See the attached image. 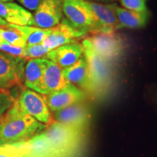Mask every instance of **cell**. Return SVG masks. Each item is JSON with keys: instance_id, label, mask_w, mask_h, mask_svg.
Segmentation results:
<instances>
[{"instance_id": "obj_1", "label": "cell", "mask_w": 157, "mask_h": 157, "mask_svg": "<svg viewBox=\"0 0 157 157\" xmlns=\"http://www.w3.org/2000/svg\"><path fill=\"white\" fill-rule=\"evenodd\" d=\"M46 127V124L23 112L15 101L0 121V145L28 140Z\"/></svg>"}, {"instance_id": "obj_2", "label": "cell", "mask_w": 157, "mask_h": 157, "mask_svg": "<svg viewBox=\"0 0 157 157\" xmlns=\"http://www.w3.org/2000/svg\"><path fill=\"white\" fill-rule=\"evenodd\" d=\"M82 47L94 90L97 91L105 89L112 80L111 61L96 53L84 41H82Z\"/></svg>"}, {"instance_id": "obj_3", "label": "cell", "mask_w": 157, "mask_h": 157, "mask_svg": "<svg viewBox=\"0 0 157 157\" xmlns=\"http://www.w3.org/2000/svg\"><path fill=\"white\" fill-rule=\"evenodd\" d=\"M15 102L23 112L34 117L39 122L47 126L52 122L51 111L44 95L27 88L22 90Z\"/></svg>"}, {"instance_id": "obj_4", "label": "cell", "mask_w": 157, "mask_h": 157, "mask_svg": "<svg viewBox=\"0 0 157 157\" xmlns=\"http://www.w3.org/2000/svg\"><path fill=\"white\" fill-rule=\"evenodd\" d=\"M63 13L74 28L86 34H93L95 21L86 0H63Z\"/></svg>"}, {"instance_id": "obj_5", "label": "cell", "mask_w": 157, "mask_h": 157, "mask_svg": "<svg viewBox=\"0 0 157 157\" xmlns=\"http://www.w3.org/2000/svg\"><path fill=\"white\" fill-rule=\"evenodd\" d=\"M96 53L112 61L122 53L124 40L117 33H95L83 39Z\"/></svg>"}, {"instance_id": "obj_6", "label": "cell", "mask_w": 157, "mask_h": 157, "mask_svg": "<svg viewBox=\"0 0 157 157\" xmlns=\"http://www.w3.org/2000/svg\"><path fill=\"white\" fill-rule=\"evenodd\" d=\"M25 60V58L0 51V89H9L22 84L24 82Z\"/></svg>"}, {"instance_id": "obj_7", "label": "cell", "mask_w": 157, "mask_h": 157, "mask_svg": "<svg viewBox=\"0 0 157 157\" xmlns=\"http://www.w3.org/2000/svg\"><path fill=\"white\" fill-rule=\"evenodd\" d=\"M86 4L93 15L95 33H112L119 29V22L115 13L117 4H104L87 1Z\"/></svg>"}, {"instance_id": "obj_8", "label": "cell", "mask_w": 157, "mask_h": 157, "mask_svg": "<svg viewBox=\"0 0 157 157\" xmlns=\"http://www.w3.org/2000/svg\"><path fill=\"white\" fill-rule=\"evenodd\" d=\"M23 143L24 152L22 157H68L73 151L56 148L51 144L44 131Z\"/></svg>"}, {"instance_id": "obj_9", "label": "cell", "mask_w": 157, "mask_h": 157, "mask_svg": "<svg viewBox=\"0 0 157 157\" xmlns=\"http://www.w3.org/2000/svg\"><path fill=\"white\" fill-rule=\"evenodd\" d=\"M87 34L74 28L66 19H63L59 24L50 29V33L42 43L52 50L63 45L76 42L77 39Z\"/></svg>"}, {"instance_id": "obj_10", "label": "cell", "mask_w": 157, "mask_h": 157, "mask_svg": "<svg viewBox=\"0 0 157 157\" xmlns=\"http://www.w3.org/2000/svg\"><path fill=\"white\" fill-rule=\"evenodd\" d=\"M63 0H42L35 10L34 25L48 29L56 26L63 20Z\"/></svg>"}, {"instance_id": "obj_11", "label": "cell", "mask_w": 157, "mask_h": 157, "mask_svg": "<svg viewBox=\"0 0 157 157\" xmlns=\"http://www.w3.org/2000/svg\"><path fill=\"white\" fill-rule=\"evenodd\" d=\"M88 108L81 102L55 112L56 121L84 132L90 122Z\"/></svg>"}, {"instance_id": "obj_12", "label": "cell", "mask_w": 157, "mask_h": 157, "mask_svg": "<svg viewBox=\"0 0 157 157\" xmlns=\"http://www.w3.org/2000/svg\"><path fill=\"white\" fill-rule=\"evenodd\" d=\"M44 95L50 111L54 113L82 102L84 98L83 91L69 83L62 89Z\"/></svg>"}, {"instance_id": "obj_13", "label": "cell", "mask_w": 157, "mask_h": 157, "mask_svg": "<svg viewBox=\"0 0 157 157\" xmlns=\"http://www.w3.org/2000/svg\"><path fill=\"white\" fill-rule=\"evenodd\" d=\"M83 56L82 44L74 42L50 50L44 58L54 62L63 70L76 63Z\"/></svg>"}, {"instance_id": "obj_14", "label": "cell", "mask_w": 157, "mask_h": 157, "mask_svg": "<svg viewBox=\"0 0 157 157\" xmlns=\"http://www.w3.org/2000/svg\"><path fill=\"white\" fill-rule=\"evenodd\" d=\"M62 74L68 83L73 84L79 89L95 92L87 60L84 56L82 57L76 63L63 69Z\"/></svg>"}, {"instance_id": "obj_15", "label": "cell", "mask_w": 157, "mask_h": 157, "mask_svg": "<svg viewBox=\"0 0 157 157\" xmlns=\"http://www.w3.org/2000/svg\"><path fill=\"white\" fill-rule=\"evenodd\" d=\"M68 83L62 74V69L56 63L46 59L42 82L37 93L48 95L66 87Z\"/></svg>"}, {"instance_id": "obj_16", "label": "cell", "mask_w": 157, "mask_h": 157, "mask_svg": "<svg viewBox=\"0 0 157 157\" xmlns=\"http://www.w3.org/2000/svg\"><path fill=\"white\" fill-rule=\"evenodd\" d=\"M0 17L10 24L34 25V16L30 12L12 2H0Z\"/></svg>"}, {"instance_id": "obj_17", "label": "cell", "mask_w": 157, "mask_h": 157, "mask_svg": "<svg viewBox=\"0 0 157 157\" xmlns=\"http://www.w3.org/2000/svg\"><path fill=\"white\" fill-rule=\"evenodd\" d=\"M46 63V58L30 59L24 69V84L29 89L37 92L41 82Z\"/></svg>"}, {"instance_id": "obj_18", "label": "cell", "mask_w": 157, "mask_h": 157, "mask_svg": "<svg viewBox=\"0 0 157 157\" xmlns=\"http://www.w3.org/2000/svg\"><path fill=\"white\" fill-rule=\"evenodd\" d=\"M115 13L117 15L119 29H137L143 27L146 24L147 17V11L137 12L129 10L124 7H119L116 5Z\"/></svg>"}, {"instance_id": "obj_19", "label": "cell", "mask_w": 157, "mask_h": 157, "mask_svg": "<svg viewBox=\"0 0 157 157\" xmlns=\"http://www.w3.org/2000/svg\"><path fill=\"white\" fill-rule=\"evenodd\" d=\"M13 25L24 36L26 40V45H34L42 43L50 31V29H44L32 25H17L14 24Z\"/></svg>"}, {"instance_id": "obj_20", "label": "cell", "mask_w": 157, "mask_h": 157, "mask_svg": "<svg viewBox=\"0 0 157 157\" xmlns=\"http://www.w3.org/2000/svg\"><path fill=\"white\" fill-rule=\"evenodd\" d=\"M1 31L5 42L22 48L26 46V40L24 36L13 24L9 23L7 26H1Z\"/></svg>"}, {"instance_id": "obj_21", "label": "cell", "mask_w": 157, "mask_h": 157, "mask_svg": "<svg viewBox=\"0 0 157 157\" xmlns=\"http://www.w3.org/2000/svg\"><path fill=\"white\" fill-rule=\"evenodd\" d=\"M23 152V142L0 145V157H22Z\"/></svg>"}, {"instance_id": "obj_22", "label": "cell", "mask_w": 157, "mask_h": 157, "mask_svg": "<svg viewBox=\"0 0 157 157\" xmlns=\"http://www.w3.org/2000/svg\"><path fill=\"white\" fill-rule=\"evenodd\" d=\"M50 50L43 43L34 45H26L25 47V58H44Z\"/></svg>"}, {"instance_id": "obj_23", "label": "cell", "mask_w": 157, "mask_h": 157, "mask_svg": "<svg viewBox=\"0 0 157 157\" xmlns=\"http://www.w3.org/2000/svg\"><path fill=\"white\" fill-rule=\"evenodd\" d=\"M15 101L8 89H0V121Z\"/></svg>"}, {"instance_id": "obj_24", "label": "cell", "mask_w": 157, "mask_h": 157, "mask_svg": "<svg viewBox=\"0 0 157 157\" xmlns=\"http://www.w3.org/2000/svg\"><path fill=\"white\" fill-rule=\"evenodd\" d=\"M0 51L14 57L25 58V48L10 44L5 41L0 45Z\"/></svg>"}, {"instance_id": "obj_25", "label": "cell", "mask_w": 157, "mask_h": 157, "mask_svg": "<svg viewBox=\"0 0 157 157\" xmlns=\"http://www.w3.org/2000/svg\"><path fill=\"white\" fill-rule=\"evenodd\" d=\"M124 8L137 12L147 11L146 0H120Z\"/></svg>"}, {"instance_id": "obj_26", "label": "cell", "mask_w": 157, "mask_h": 157, "mask_svg": "<svg viewBox=\"0 0 157 157\" xmlns=\"http://www.w3.org/2000/svg\"><path fill=\"white\" fill-rule=\"evenodd\" d=\"M17 1L27 10L34 11L38 8L42 0H17Z\"/></svg>"}, {"instance_id": "obj_27", "label": "cell", "mask_w": 157, "mask_h": 157, "mask_svg": "<svg viewBox=\"0 0 157 157\" xmlns=\"http://www.w3.org/2000/svg\"><path fill=\"white\" fill-rule=\"evenodd\" d=\"M90 2H104V3H109V2H113L117 1V0H88Z\"/></svg>"}, {"instance_id": "obj_28", "label": "cell", "mask_w": 157, "mask_h": 157, "mask_svg": "<svg viewBox=\"0 0 157 157\" xmlns=\"http://www.w3.org/2000/svg\"><path fill=\"white\" fill-rule=\"evenodd\" d=\"M8 24L9 23H7V21H5L3 18H2V17H0V26H7Z\"/></svg>"}, {"instance_id": "obj_29", "label": "cell", "mask_w": 157, "mask_h": 157, "mask_svg": "<svg viewBox=\"0 0 157 157\" xmlns=\"http://www.w3.org/2000/svg\"><path fill=\"white\" fill-rule=\"evenodd\" d=\"M4 42V39L2 35V31H1V26H0V45H1Z\"/></svg>"}, {"instance_id": "obj_30", "label": "cell", "mask_w": 157, "mask_h": 157, "mask_svg": "<svg viewBox=\"0 0 157 157\" xmlns=\"http://www.w3.org/2000/svg\"><path fill=\"white\" fill-rule=\"evenodd\" d=\"M0 2H13V0H0Z\"/></svg>"}]
</instances>
